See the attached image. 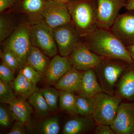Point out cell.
I'll use <instances>...</instances> for the list:
<instances>
[{"instance_id":"obj_1","label":"cell","mask_w":134,"mask_h":134,"mask_svg":"<svg viewBox=\"0 0 134 134\" xmlns=\"http://www.w3.org/2000/svg\"><path fill=\"white\" fill-rule=\"evenodd\" d=\"M83 38L91 50L103 58L134 63L126 47L110 30L97 27Z\"/></svg>"},{"instance_id":"obj_2","label":"cell","mask_w":134,"mask_h":134,"mask_svg":"<svg viewBox=\"0 0 134 134\" xmlns=\"http://www.w3.org/2000/svg\"><path fill=\"white\" fill-rule=\"evenodd\" d=\"M67 5L80 37H85L97 28L96 0H72Z\"/></svg>"},{"instance_id":"obj_3","label":"cell","mask_w":134,"mask_h":134,"mask_svg":"<svg viewBox=\"0 0 134 134\" xmlns=\"http://www.w3.org/2000/svg\"><path fill=\"white\" fill-rule=\"evenodd\" d=\"M130 64L120 60L105 58L93 69L103 92L114 95L118 79Z\"/></svg>"},{"instance_id":"obj_4","label":"cell","mask_w":134,"mask_h":134,"mask_svg":"<svg viewBox=\"0 0 134 134\" xmlns=\"http://www.w3.org/2000/svg\"><path fill=\"white\" fill-rule=\"evenodd\" d=\"M92 98V116L96 124L110 126L114 120L122 98L116 94L111 95L103 92L98 93Z\"/></svg>"},{"instance_id":"obj_5","label":"cell","mask_w":134,"mask_h":134,"mask_svg":"<svg viewBox=\"0 0 134 134\" xmlns=\"http://www.w3.org/2000/svg\"><path fill=\"white\" fill-rule=\"evenodd\" d=\"M31 28L22 24L15 29L5 42L4 48L12 51L16 55L20 63L21 69L26 64L27 54L31 46Z\"/></svg>"},{"instance_id":"obj_6","label":"cell","mask_w":134,"mask_h":134,"mask_svg":"<svg viewBox=\"0 0 134 134\" xmlns=\"http://www.w3.org/2000/svg\"><path fill=\"white\" fill-rule=\"evenodd\" d=\"M30 41L32 45L37 47L49 57L55 56L58 52L52 29L44 21L37 22L31 28Z\"/></svg>"},{"instance_id":"obj_7","label":"cell","mask_w":134,"mask_h":134,"mask_svg":"<svg viewBox=\"0 0 134 134\" xmlns=\"http://www.w3.org/2000/svg\"><path fill=\"white\" fill-rule=\"evenodd\" d=\"M96 2L97 27L110 30L120 10L126 7V0H96Z\"/></svg>"},{"instance_id":"obj_8","label":"cell","mask_w":134,"mask_h":134,"mask_svg":"<svg viewBox=\"0 0 134 134\" xmlns=\"http://www.w3.org/2000/svg\"><path fill=\"white\" fill-rule=\"evenodd\" d=\"M67 57L73 67L83 71L95 69L105 59L93 52L84 42H81Z\"/></svg>"},{"instance_id":"obj_9","label":"cell","mask_w":134,"mask_h":134,"mask_svg":"<svg viewBox=\"0 0 134 134\" xmlns=\"http://www.w3.org/2000/svg\"><path fill=\"white\" fill-rule=\"evenodd\" d=\"M52 31L62 56H68L80 42V36L72 22L53 29Z\"/></svg>"},{"instance_id":"obj_10","label":"cell","mask_w":134,"mask_h":134,"mask_svg":"<svg viewBox=\"0 0 134 134\" xmlns=\"http://www.w3.org/2000/svg\"><path fill=\"white\" fill-rule=\"evenodd\" d=\"M44 21L52 29L71 22L67 3L47 0L41 12Z\"/></svg>"},{"instance_id":"obj_11","label":"cell","mask_w":134,"mask_h":134,"mask_svg":"<svg viewBox=\"0 0 134 134\" xmlns=\"http://www.w3.org/2000/svg\"><path fill=\"white\" fill-rule=\"evenodd\" d=\"M110 30L126 47L134 45V11L119 15Z\"/></svg>"},{"instance_id":"obj_12","label":"cell","mask_w":134,"mask_h":134,"mask_svg":"<svg viewBox=\"0 0 134 134\" xmlns=\"http://www.w3.org/2000/svg\"><path fill=\"white\" fill-rule=\"evenodd\" d=\"M110 126L116 134H134V102H121Z\"/></svg>"},{"instance_id":"obj_13","label":"cell","mask_w":134,"mask_h":134,"mask_svg":"<svg viewBox=\"0 0 134 134\" xmlns=\"http://www.w3.org/2000/svg\"><path fill=\"white\" fill-rule=\"evenodd\" d=\"M73 67L67 56L55 55L50 62L44 75L47 83L48 85L55 84Z\"/></svg>"},{"instance_id":"obj_14","label":"cell","mask_w":134,"mask_h":134,"mask_svg":"<svg viewBox=\"0 0 134 134\" xmlns=\"http://www.w3.org/2000/svg\"><path fill=\"white\" fill-rule=\"evenodd\" d=\"M122 99L134 101V63L123 71L115 85V93Z\"/></svg>"},{"instance_id":"obj_15","label":"cell","mask_w":134,"mask_h":134,"mask_svg":"<svg viewBox=\"0 0 134 134\" xmlns=\"http://www.w3.org/2000/svg\"><path fill=\"white\" fill-rule=\"evenodd\" d=\"M97 124L92 116L77 117L67 121L63 127V133L77 134L88 133L95 129Z\"/></svg>"},{"instance_id":"obj_16","label":"cell","mask_w":134,"mask_h":134,"mask_svg":"<svg viewBox=\"0 0 134 134\" xmlns=\"http://www.w3.org/2000/svg\"><path fill=\"white\" fill-rule=\"evenodd\" d=\"M103 90L99 83L94 70L84 71L81 85L77 95L82 97L92 98Z\"/></svg>"},{"instance_id":"obj_17","label":"cell","mask_w":134,"mask_h":134,"mask_svg":"<svg viewBox=\"0 0 134 134\" xmlns=\"http://www.w3.org/2000/svg\"><path fill=\"white\" fill-rule=\"evenodd\" d=\"M83 72L73 67L55 84V88L77 93L80 88Z\"/></svg>"},{"instance_id":"obj_18","label":"cell","mask_w":134,"mask_h":134,"mask_svg":"<svg viewBox=\"0 0 134 134\" xmlns=\"http://www.w3.org/2000/svg\"><path fill=\"white\" fill-rule=\"evenodd\" d=\"M48 56L38 48L31 44L27 54L26 64L42 76L45 75L50 62Z\"/></svg>"},{"instance_id":"obj_19","label":"cell","mask_w":134,"mask_h":134,"mask_svg":"<svg viewBox=\"0 0 134 134\" xmlns=\"http://www.w3.org/2000/svg\"><path fill=\"white\" fill-rule=\"evenodd\" d=\"M9 84L16 95L25 100L34 93L40 90L36 85L30 82L19 72L16 78Z\"/></svg>"},{"instance_id":"obj_20","label":"cell","mask_w":134,"mask_h":134,"mask_svg":"<svg viewBox=\"0 0 134 134\" xmlns=\"http://www.w3.org/2000/svg\"><path fill=\"white\" fill-rule=\"evenodd\" d=\"M9 105L10 111L13 118L25 125L32 113L31 105L26 102L25 99L19 98Z\"/></svg>"},{"instance_id":"obj_21","label":"cell","mask_w":134,"mask_h":134,"mask_svg":"<svg viewBox=\"0 0 134 134\" xmlns=\"http://www.w3.org/2000/svg\"><path fill=\"white\" fill-rule=\"evenodd\" d=\"M59 106L61 109L71 115L76 114L75 111L76 96L74 92L59 90Z\"/></svg>"},{"instance_id":"obj_22","label":"cell","mask_w":134,"mask_h":134,"mask_svg":"<svg viewBox=\"0 0 134 134\" xmlns=\"http://www.w3.org/2000/svg\"><path fill=\"white\" fill-rule=\"evenodd\" d=\"M28 99V102L40 115L48 114L50 108L40 90L32 95Z\"/></svg>"},{"instance_id":"obj_23","label":"cell","mask_w":134,"mask_h":134,"mask_svg":"<svg viewBox=\"0 0 134 134\" xmlns=\"http://www.w3.org/2000/svg\"><path fill=\"white\" fill-rule=\"evenodd\" d=\"M93 109L92 98L76 96L75 111L77 114L82 116H91Z\"/></svg>"},{"instance_id":"obj_24","label":"cell","mask_w":134,"mask_h":134,"mask_svg":"<svg viewBox=\"0 0 134 134\" xmlns=\"http://www.w3.org/2000/svg\"><path fill=\"white\" fill-rule=\"evenodd\" d=\"M15 25L13 19L8 15L0 17V41L8 38L15 30Z\"/></svg>"},{"instance_id":"obj_25","label":"cell","mask_w":134,"mask_h":134,"mask_svg":"<svg viewBox=\"0 0 134 134\" xmlns=\"http://www.w3.org/2000/svg\"><path fill=\"white\" fill-rule=\"evenodd\" d=\"M45 99L50 110H55L58 108L59 99V92L53 88H48L40 90Z\"/></svg>"},{"instance_id":"obj_26","label":"cell","mask_w":134,"mask_h":134,"mask_svg":"<svg viewBox=\"0 0 134 134\" xmlns=\"http://www.w3.org/2000/svg\"><path fill=\"white\" fill-rule=\"evenodd\" d=\"M46 2L44 0H24L22 3V8L25 12L29 14H41Z\"/></svg>"},{"instance_id":"obj_27","label":"cell","mask_w":134,"mask_h":134,"mask_svg":"<svg viewBox=\"0 0 134 134\" xmlns=\"http://www.w3.org/2000/svg\"><path fill=\"white\" fill-rule=\"evenodd\" d=\"M1 57L2 62L15 72L19 68H21L20 63L16 55L9 49L4 48L1 52Z\"/></svg>"},{"instance_id":"obj_28","label":"cell","mask_w":134,"mask_h":134,"mask_svg":"<svg viewBox=\"0 0 134 134\" xmlns=\"http://www.w3.org/2000/svg\"><path fill=\"white\" fill-rule=\"evenodd\" d=\"M9 83L0 80V102L9 104L17 98Z\"/></svg>"},{"instance_id":"obj_29","label":"cell","mask_w":134,"mask_h":134,"mask_svg":"<svg viewBox=\"0 0 134 134\" xmlns=\"http://www.w3.org/2000/svg\"><path fill=\"white\" fill-rule=\"evenodd\" d=\"M60 126L58 117H54L46 120L43 123L41 131L45 134H58Z\"/></svg>"},{"instance_id":"obj_30","label":"cell","mask_w":134,"mask_h":134,"mask_svg":"<svg viewBox=\"0 0 134 134\" xmlns=\"http://www.w3.org/2000/svg\"><path fill=\"white\" fill-rule=\"evenodd\" d=\"M19 72L35 85L41 81L43 76L33 68L27 64L21 69Z\"/></svg>"},{"instance_id":"obj_31","label":"cell","mask_w":134,"mask_h":134,"mask_svg":"<svg viewBox=\"0 0 134 134\" xmlns=\"http://www.w3.org/2000/svg\"><path fill=\"white\" fill-rule=\"evenodd\" d=\"M15 72L3 62L0 65V80L2 81L9 83L15 80Z\"/></svg>"},{"instance_id":"obj_32","label":"cell","mask_w":134,"mask_h":134,"mask_svg":"<svg viewBox=\"0 0 134 134\" xmlns=\"http://www.w3.org/2000/svg\"><path fill=\"white\" fill-rule=\"evenodd\" d=\"M10 115L8 110L4 107H0V125L5 127L9 126L10 124Z\"/></svg>"},{"instance_id":"obj_33","label":"cell","mask_w":134,"mask_h":134,"mask_svg":"<svg viewBox=\"0 0 134 134\" xmlns=\"http://www.w3.org/2000/svg\"><path fill=\"white\" fill-rule=\"evenodd\" d=\"M93 131V133L96 134H116L111 126L109 125H97Z\"/></svg>"},{"instance_id":"obj_34","label":"cell","mask_w":134,"mask_h":134,"mask_svg":"<svg viewBox=\"0 0 134 134\" xmlns=\"http://www.w3.org/2000/svg\"><path fill=\"white\" fill-rule=\"evenodd\" d=\"M25 124L20 121H16L12 129L8 134H24L25 131Z\"/></svg>"},{"instance_id":"obj_35","label":"cell","mask_w":134,"mask_h":134,"mask_svg":"<svg viewBox=\"0 0 134 134\" xmlns=\"http://www.w3.org/2000/svg\"><path fill=\"white\" fill-rule=\"evenodd\" d=\"M18 0H0V12H2L10 7Z\"/></svg>"},{"instance_id":"obj_36","label":"cell","mask_w":134,"mask_h":134,"mask_svg":"<svg viewBox=\"0 0 134 134\" xmlns=\"http://www.w3.org/2000/svg\"><path fill=\"white\" fill-rule=\"evenodd\" d=\"M125 8L127 10L134 11V0H126Z\"/></svg>"},{"instance_id":"obj_37","label":"cell","mask_w":134,"mask_h":134,"mask_svg":"<svg viewBox=\"0 0 134 134\" xmlns=\"http://www.w3.org/2000/svg\"><path fill=\"white\" fill-rule=\"evenodd\" d=\"M126 48L134 62V45L128 46Z\"/></svg>"},{"instance_id":"obj_38","label":"cell","mask_w":134,"mask_h":134,"mask_svg":"<svg viewBox=\"0 0 134 134\" xmlns=\"http://www.w3.org/2000/svg\"><path fill=\"white\" fill-rule=\"evenodd\" d=\"M51 1H54L58 2L64 3H68L72 0H51Z\"/></svg>"}]
</instances>
